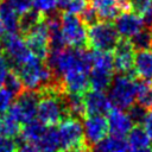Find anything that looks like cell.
Listing matches in <instances>:
<instances>
[{
    "label": "cell",
    "mask_w": 152,
    "mask_h": 152,
    "mask_svg": "<svg viewBox=\"0 0 152 152\" xmlns=\"http://www.w3.org/2000/svg\"><path fill=\"white\" fill-rule=\"evenodd\" d=\"M88 5H89L88 0H69V2L64 8V12L71 14H80Z\"/></svg>",
    "instance_id": "33"
},
{
    "label": "cell",
    "mask_w": 152,
    "mask_h": 152,
    "mask_svg": "<svg viewBox=\"0 0 152 152\" xmlns=\"http://www.w3.org/2000/svg\"><path fill=\"white\" fill-rule=\"evenodd\" d=\"M58 134L63 150H77L84 144L83 128L81 119L68 116L64 118L58 126Z\"/></svg>",
    "instance_id": "7"
},
{
    "label": "cell",
    "mask_w": 152,
    "mask_h": 152,
    "mask_svg": "<svg viewBox=\"0 0 152 152\" xmlns=\"http://www.w3.org/2000/svg\"><path fill=\"white\" fill-rule=\"evenodd\" d=\"M133 69L141 80H152V50H141L134 53Z\"/></svg>",
    "instance_id": "16"
},
{
    "label": "cell",
    "mask_w": 152,
    "mask_h": 152,
    "mask_svg": "<svg viewBox=\"0 0 152 152\" xmlns=\"http://www.w3.org/2000/svg\"><path fill=\"white\" fill-rule=\"evenodd\" d=\"M134 51L152 50V28L144 27L129 38Z\"/></svg>",
    "instance_id": "25"
},
{
    "label": "cell",
    "mask_w": 152,
    "mask_h": 152,
    "mask_svg": "<svg viewBox=\"0 0 152 152\" xmlns=\"http://www.w3.org/2000/svg\"><path fill=\"white\" fill-rule=\"evenodd\" d=\"M127 142L129 148L146 147V146H150L151 139L141 125H135L132 127V129L127 134Z\"/></svg>",
    "instance_id": "24"
},
{
    "label": "cell",
    "mask_w": 152,
    "mask_h": 152,
    "mask_svg": "<svg viewBox=\"0 0 152 152\" xmlns=\"http://www.w3.org/2000/svg\"><path fill=\"white\" fill-rule=\"evenodd\" d=\"M40 97L37 104V119L45 126H56L64 118H68L63 103V93H55L50 90L39 91Z\"/></svg>",
    "instance_id": "1"
},
{
    "label": "cell",
    "mask_w": 152,
    "mask_h": 152,
    "mask_svg": "<svg viewBox=\"0 0 152 152\" xmlns=\"http://www.w3.org/2000/svg\"><path fill=\"white\" fill-rule=\"evenodd\" d=\"M113 65L118 74H126L133 77L135 76L133 63H134V49L129 39L120 38L113 50Z\"/></svg>",
    "instance_id": "9"
},
{
    "label": "cell",
    "mask_w": 152,
    "mask_h": 152,
    "mask_svg": "<svg viewBox=\"0 0 152 152\" xmlns=\"http://www.w3.org/2000/svg\"><path fill=\"white\" fill-rule=\"evenodd\" d=\"M34 145L37 146L39 152H61L62 144L58 129L53 126H49L48 128H45L44 133Z\"/></svg>",
    "instance_id": "18"
},
{
    "label": "cell",
    "mask_w": 152,
    "mask_h": 152,
    "mask_svg": "<svg viewBox=\"0 0 152 152\" xmlns=\"http://www.w3.org/2000/svg\"><path fill=\"white\" fill-rule=\"evenodd\" d=\"M14 97L15 96L10 90H7L4 87H0V115L5 114L10 109Z\"/></svg>",
    "instance_id": "31"
},
{
    "label": "cell",
    "mask_w": 152,
    "mask_h": 152,
    "mask_svg": "<svg viewBox=\"0 0 152 152\" xmlns=\"http://www.w3.org/2000/svg\"><path fill=\"white\" fill-rule=\"evenodd\" d=\"M62 97H63V103H64L65 112H66L68 116L77 118V119H81V120L86 116L83 93L64 91Z\"/></svg>",
    "instance_id": "15"
},
{
    "label": "cell",
    "mask_w": 152,
    "mask_h": 152,
    "mask_svg": "<svg viewBox=\"0 0 152 152\" xmlns=\"http://www.w3.org/2000/svg\"><path fill=\"white\" fill-rule=\"evenodd\" d=\"M61 152H77L76 150H63V151H61Z\"/></svg>",
    "instance_id": "43"
},
{
    "label": "cell",
    "mask_w": 152,
    "mask_h": 152,
    "mask_svg": "<svg viewBox=\"0 0 152 152\" xmlns=\"http://www.w3.org/2000/svg\"><path fill=\"white\" fill-rule=\"evenodd\" d=\"M0 46L12 70L23 64L32 53L27 49L24 37L17 33H6L0 38Z\"/></svg>",
    "instance_id": "6"
},
{
    "label": "cell",
    "mask_w": 152,
    "mask_h": 152,
    "mask_svg": "<svg viewBox=\"0 0 152 152\" xmlns=\"http://www.w3.org/2000/svg\"><path fill=\"white\" fill-rule=\"evenodd\" d=\"M86 115H103L113 107L107 94L99 90H86L83 93Z\"/></svg>",
    "instance_id": "12"
},
{
    "label": "cell",
    "mask_w": 152,
    "mask_h": 152,
    "mask_svg": "<svg viewBox=\"0 0 152 152\" xmlns=\"http://www.w3.org/2000/svg\"><path fill=\"white\" fill-rule=\"evenodd\" d=\"M17 152H39L37 146L31 142H21L18 145Z\"/></svg>",
    "instance_id": "38"
},
{
    "label": "cell",
    "mask_w": 152,
    "mask_h": 152,
    "mask_svg": "<svg viewBox=\"0 0 152 152\" xmlns=\"http://www.w3.org/2000/svg\"><path fill=\"white\" fill-rule=\"evenodd\" d=\"M82 122L84 142L88 146L96 145L108 133L107 119L103 115H86Z\"/></svg>",
    "instance_id": "10"
},
{
    "label": "cell",
    "mask_w": 152,
    "mask_h": 152,
    "mask_svg": "<svg viewBox=\"0 0 152 152\" xmlns=\"http://www.w3.org/2000/svg\"><path fill=\"white\" fill-rule=\"evenodd\" d=\"M18 142L14 138L0 135V152H17Z\"/></svg>",
    "instance_id": "35"
},
{
    "label": "cell",
    "mask_w": 152,
    "mask_h": 152,
    "mask_svg": "<svg viewBox=\"0 0 152 152\" xmlns=\"http://www.w3.org/2000/svg\"><path fill=\"white\" fill-rule=\"evenodd\" d=\"M46 126L40 122L38 119H32L31 121L26 122L23 125V127L20 128V133L17 135L19 140H17L18 145L21 142H31V144H36L39 138L42 137V134L44 133Z\"/></svg>",
    "instance_id": "17"
},
{
    "label": "cell",
    "mask_w": 152,
    "mask_h": 152,
    "mask_svg": "<svg viewBox=\"0 0 152 152\" xmlns=\"http://www.w3.org/2000/svg\"><path fill=\"white\" fill-rule=\"evenodd\" d=\"M93 152H128L129 146L125 138L106 135L96 145L91 146Z\"/></svg>",
    "instance_id": "19"
},
{
    "label": "cell",
    "mask_w": 152,
    "mask_h": 152,
    "mask_svg": "<svg viewBox=\"0 0 152 152\" xmlns=\"http://www.w3.org/2000/svg\"><path fill=\"white\" fill-rule=\"evenodd\" d=\"M63 88L65 91L71 93H84L89 87L88 74L83 71L66 72L61 77Z\"/></svg>",
    "instance_id": "14"
},
{
    "label": "cell",
    "mask_w": 152,
    "mask_h": 152,
    "mask_svg": "<svg viewBox=\"0 0 152 152\" xmlns=\"http://www.w3.org/2000/svg\"><path fill=\"white\" fill-rule=\"evenodd\" d=\"M141 125H142L145 132L147 133V135L150 137V139H152V110H147Z\"/></svg>",
    "instance_id": "37"
},
{
    "label": "cell",
    "mask_w": 152,
    "mask_h": 152,
    "mask_svg": "<svg viewBox=\"0 0 152 152\" xmlns=\"http://www.w3.org/2000/svg\"><path fill=\"white\" fill-rule=\"evenodd\" d=\"M44 18L43 14H40L34 8H31L30 11L23 13L19 15V32L24 36L27 31H30L36 24H38Z\"/></svg>",
    "instance_id": "27"
},
{
    "label": "cell",
    "mask_w": 152,
    "mask_h": 152,
    "mask_svg": "<svg viewBox=\"0 0 152 152\" xmlns=\"http://www.w3.org/2000/svg\"><path fill=\"white\" fill-rule=\"evenodd\" d=\"M128 152H152V147L146 146V147H137V148H129Z\"/></svg>",
    "instance_id": "40"
},
{
    "label": "cell",
    "mask_w": 152,
    "mask_h": 152,
    "mask_svg": "<svg viewBox=\"0 0 152 152\" xmlns=\"http://www.w3.org/2000/svg\"><path fill=\"white\" fill-rule=\"evenodd\" d=\"M39 97H40L39 91L24 89L19 95L15 96V101L12 102L7 112L20 125H24L36 118Z\"/></svg>",
    "instance_id": "5"
},
{
    "label": "cell",
    "mask_w": 152,
    "mask_h": 152,
    "mask_svg": "<svg viewBox=\"0 0 152 152\" xmlns=\"http://www.w3.org/2000/svg\"><path fill=\"white\" fill-rule=\"evenodd\" d=\"M107 125L110 135L125 138L134 126L126 110L112 107L107 113Z\"/></svg>",
    "instance_id": "11"
},
{
    "label": "cell",
    "mask_w": 152,
    "mask_h": 152,
    "mask_svg": "<svg viewBox=\"0 0 152 152\" xmlns=\"http://www.w3.org/2000/svg\"><path fill=\"white\" fill-rule=\"evenodd\" d=\"M56 2H57V8L61 10V11H64V8H65L66 4L69 2V0H56Z\"/></svg>",
    "instance_id": "41"
},
{
    "label": "cell",
    "mask_w": 152,
    "mask_h": 152,
    "mask_svg": "<svg viewBox=\"0 0 152 152\" xmlns=\"http://www.w3.org/2000/svg\"><path fill=\"white\" fill-rule=\"evenodd\" d=\"M61 28L65 44L69 48H87V26L77 14L62 13Z\"/></svg>",
    "instance_id": "4"
},
{
    "label": "cell",
    "mask_w": 152,
    "mask_h": 152,
    "mask_svg": "<svg viewBox=\"0 0 152 152\" xmlns=\"http://www.w3.org/2000/svg\"><path fill=\"white\" fill-rule=\"evenodd\" d=\"M2 87L6 88L7 90H10L14 96L19 95V94L24 90V86H23V83H21L20 77H19L18 74H17L14 70H12V69H11L10 72L7 74Z\"/></svg>",
    "instance_id": "28"
},
{
    "label": "cell",
    "mask_w": 152,
    "mask_h": 152,
    "mask_svg": "<svg viewBox=\"0 0 152 152\" xmlns=\"http://www.w3.org/2000/svg\"><path fill=\"white\" fill-rule=\"evenodd\" d=\"M32 8L43 15H49L57 11L56 0H32Z\"/></svg>",
    "instance_id": "29"
},
{
    "label": "cell",
    "mask_w": 152,
    "mask_h": 152,
    "mask_svg": "<svg viewBox=\"0 0 152 152\" xmlns=\"http://www.w3.org/2000/svg\"><path fill=\"white\" fill-rule=\"evenodd\" d=\"M11 66L6 59V57L4 56V53H0V87L4 86L5 78L7 76V74L10 72Z\"/></svg>",
    "instance_id": "36"
},
{
    "label": "cell",
    "mask_w": 152,
    "mask_h": 152,
    "mask_svg": "<svg viewBox=\"0 0 152 152\" xmlns=\"http://www.w3.org/2000/svg\"><path fill=\"white\" fill-rule=\"evenodd\" d=\"M0 17L6 33L19 32V14L12 8L7 0H0Z\"/></svg>",
    "instance_id": "20"
},
{
    "label": "cell",
    "mask_w": 152,
    "mask_h": 152,
    "mask_svg": "<svg viewBox=\"0 0 152 152\" xmlns=\"http://www.w3.org/2000/svg\"><path fill=\"white\" fill-rule=\"evenodd\" d=\"M89 6L95 10L100 20L112 21L119 15L116 0H88Z\"/></svg>",
    "instance_id": "21"
},
{
    "label": "cell",
    "mask_w": 152,
    "mask_h": 152,
    "mask_svg": "<svg viewBox=\"0 0 152 152\" xmlns=\"http://www.w3.org/2000/svg\"><path fill=\"white\" fill-rule=\"evenodd\" d=\"M115 28L120 36V38H127L129 39L132 36H134L138 31L145 27L144 20L133 12H122L119 14L115 19Z\"/></svg>",
    "instance_id": "13"
},
{
    "label": "cell",
    "mask_w": 152,
    "mask_h": 152,
    "mask_svg": "<svg viewBox=\"0 0 152 152\" xmlns=\"http://www.w3.org/2000/svg\"><path fill=\"white\" fill-rule=\"evenodd\" d=\"M135 102L146 110H152V84L148 81L135 80Z\"/></svg>",
    "instance_id": "22"
},
{
    "label": "cell",
    "mask_w": 152,
    "mask_h": 152,
    "mask_svg": "<svg viewBox=\"0 0 152 152\" xmlns=\"http://www.w3.org/2000/svg\"><path fill=\"white\" fill-rule=\"evenodd\" d=\"M119 39L120 36L110 21L99 20L97 23L88 26L87 42L88 46H90L93 50L112 52Z\"/></svg>",
    "instance_id": "3"
},
{
    "label": "cell",
    "mask_w": 152,
    "mask_h": 152,
    "mask_svg": "<svg viewBox=\"0 0 152 152\" xmlns=\"http://www.w3.org/2000/svg\"><path fill=\"white\" fill-rule=\"evenodd\" d=\"M4 26H2V21H1V17H0V38L4 36Z\"/></svg>",
    "instance_id": "42"
},
{
    "label": "cell",
    "mask_w": 152,
    "mask_h": 152,
    "mask_svg": "<svg viewBox=\"0 0 152 152\" xmlns=\"http://www.w3.org/2000/svg\"><path fill=\"white\" fill-rule=\"evenodd\" d=\"M80 19L82 20V23L88 27V26H90V25H93V24H95V23H97L99 20H100V18H99V15H97V13L95 12V10L93 8V7H90L89 5L80 13Z\"/></svg>",
    "instance_id": "32"
},
{
    "label": "cell",
    "mask_w": 152,
    "mask_h": 152,
    "mask_svg": "<svg viewBox=\"0 0 152 152\" xmlns=\"http://www.w3.org/2000/svg\"><path fill=\"white\" fill-rule=\"evenodd\" d=\"M116 5L120 12H129L131 11V1L129 0H116Z\"/></svg>",
    "instance_id": "39"
},
{
    "label": "cell",
    "mask_w": 152,
    "mask_h": 152,
    "mask_svg": "<svg viewBox=\"0 0 152 152\" xmlns=\"http://www.w3.org/2000/svg\"><path fill=\"white\" fill-rule=\"evenodd\" d=\"M24 40L27 49L33 56L45 61V58L49 55L50 48H49V31L44 18L24 34Z\"/></svg>",
    "instance_id": "8"
},
{
    "label": "cell",
    "mask_w": 152,
    "mask_h": 152,
    "mask_svg": "<svg viewBox=\"0 0 152 152\" xmlns=\"http://www.w3.org/2000/svg\"><path fill=\"white\" fill-rule=\"evenodd\" d=\"M20 124L8 113L0 115V135L15 138L20 133Z\"/></svg>",
    "instance_id": "26"
},
{
    "label": "cell",
    "mask_w": 152,
    "mask_h": 152,
    "mask_svg": "<svg viewBox=\"0 0 152 152\" xmlns=\"http://www.w3.org/2000/svg\"><path fill=\"white\" fill-rule=\"evenodd\" d=\"M131 11L138 14L145 24V27L152 28V0H129Z\"/></svg>",
    "instance_id": "23"
},
{
    "label": "cell",
    "mask_w": 152,
    "mask_h": 152,
    "mask_svg": "<svg viewBox=\"0 0 152 152\" xmlns=\"http://www.w3.org/2000/svg\"><path fill=\"white\" fill-rule=\"evenodd\" d=\"M107 90V96L113 107L126 110L135 103V77L131 75H115Z\"/></svg>",
    "instance_id": "2"
},
{
    "label": "cell",
    "mask_w": 152,
    "mask_h": 152,
    "mask_svg": "<svg viewBox=\"0 0 152 152\" xmlns=\"http://www.w3.org/2000/svg\"><path fill=\"white\" fill-rule=\"evenodd\" d=\"M7 1L19 15L32 8V0H7Z\"/></svg>",
    "instance_id": "34"
},
{
    "label": "cell",
    "mask_w": 152,
    "mask_h": 152,
    "mask_svg": "<svg viewBox=\"0 0 152 152\" xmlns=\"http://www.w3.org/2000/svg\"><path fill=\"white\" fill-rule=\"evenodd\" d=\"M126 112L129 115V118H131V120L133 121L134 125H141L144 119H145V115L147 113V110L145 108H142L141 106H139L138 103L137 104L133 103Z\"/></svg>",
    "instance_id": "30"
}]
</instances>
